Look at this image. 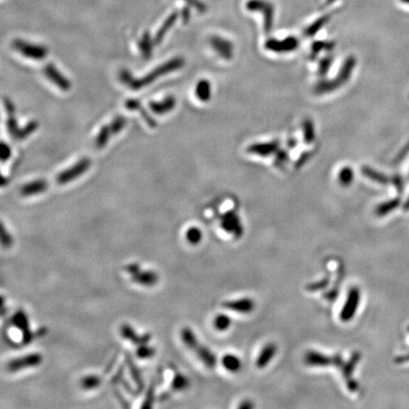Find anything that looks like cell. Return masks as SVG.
Returning <instances> with one entry per match:
<instances>
[{"instance_id":"1","label":"cell","mask_w":409,"mask_h":409,"mask_svg":"<svg viewBox=\"0 0 409 409\" xmlns=\"http://www.w3.org/2000/svg\"><path fill=\"white\" fill-rule=\"evenodd\" d=\"M185 66V59L182 57H174L163 63L160 66L155 67L151 72H149L147 75L140 78V79H136L134 78L131 84L128 86L129 88L133 90H138L143 87L152 85L153 82H155L157 79L161 78L164 75H167L169 73H171L173 71H177Z\"/></svg>"},{"instance_id":"2","label":"cell","mask_w":409,"mask_h":409,"mask_svg":"<svg viewBox=\"0 0 409 409\" xmlns=\"http://www.w3.org/2000/svg\"><path fill=\"white\" fill-rule=\"evenodd\" d=\"M356 64H357V61L355 57L349 56L346 58L336 78L333 80H324V81L319 82L314 87L315 94L323 95V94L332 93L336 89H338L340 86H344L351 79L353 69L356 66Z\"/></svg>"},{"instance_id":"3","label":"cell","mask_w":409,"mask_h":409,"mask_svg":"<svg viewBox=\"0 0 409 409\" xmlns=\"http://www.w3.org/2000/svg\"><path fill=\"white\" fill-rule=\"evenodd\" d=\"M246 8L249 11H259L263 14L265 32L269 33L274 25V5L268 0H248Z\"/></svg>"},{"instance_id":"4","label":"cell","mask_w":409,"mask_h":409,"mask_svg":"<svg viewBox=\"0 0 409 409\" xmlns=\"http://www.w3.org/2000/svg\"><path fill=\"white\" fill-rule=\"evenodd\" d=\"M305 363L311 367H336L341 369L345 361L341 354L334 355H326L321 352L310 351L305 354Z\"/></svg>"},{"instance_id":"5","label":"cell","mask_w":409,"mask_h":409,"mask_svg":"<svg viewBox=\"0 0 409 409\" xmlns=\"http://www.w3.org/2000/svg\"><path fill=\"white\" fill-rule=\"evenodd\" d=\"M12 48L17 50L21 55L36 61L43 60L48 56V49L47 47L29 43L21 39H15L12 42Z\"/></svg>"},{"instance_id":"6","label":"cell","mask_w":409,"mask_h":409,"mask_svg":"<svg viewBox=\"0 0 409 409\" xmlns=\"http://www.w3.org/2000/svg\"><path fill=\"white\" fill-rule=\"evenodd\" d=\"M91 161L89 158L84 157L81 158L76 164H74L72 167L68 168L67 170L60 172L56 177L59 185H66L67 183H70L71 181L75 180L82 176L84 173H86L90 168Z\"/></svg>"},{"instance_id":"7","label":"cell","mask_w":409,"mask_h":409,"mask_svg":"<svg viewBox=\"0 0 409 409\" xmlns=\"http://www.w3.org/2000/svg\"><path fill=\"white\" fill-rule=\"evenodd\" d=\"M361 293L357 287H352L348 293L346 302L343 306L340 319L343 322H349L354 317L357 313V309L360 304Z\"/></svg>"},{"instance_id":"8","label":"cell","mask_w":409,"mask_h":409,"mask_svg":"<svg viewBox=\"0 0 409 409\" xmlns=\"http://www.w3.org/2000/svg\"><path fill=\"white\" fill-rule=\"evenodd\" d=\"M299 41L295 36H288L282 40L270 38L265 43V48L267 50L275 53H288L297 49Z\"/></svg>"},{"instance_id":"9","label":"cell","mask_w":409,"mask_h":409,"mask_svg":"<svg viewBox=\"0 0 409 409\" xmlns=\"http://www.w3.org/2000/svg\"><path fill=\"white\" fill-rule=\"evenodd\" d=\"M42 362L43 357L40 353H29L9 361L7 364V370L10 372H17L29 368L38 367Z\"/></svg>"},{"instance_id":"10","label":"cell","mask_w":409,"mask_h":409,"mask_svg":"<svg viewBox=\"0 0 409 409\" xmlns=\"http://www.w3.org/2000/svg\"><path fill=\"white\" fill-rule=\"evenodd\" d=\"M127 271L131 274L134 282L143 286H153L158 281V276L154 271L141 270L138 265H130Z\"/></svg>"},{"instance_id":"11","label":"cell","mask_w":409,"mask_h":409,"mask_svg":"<svg viewBox=\"0 0 409 409\" xmlns=\"http://www.w3.org/2000/svg\"><path fill=\"white\" fill-rule=\"evenodd\" d=\"M360 360H361V353L359 352H353L351 358L349 359V361L345 362V364L343 365V367L341 368L343 377L346 381L347 388L351 392L357 391L358 388H359L358 383L353 379L352 375H353V372L355 371V368H356L357 364L359 363Z\"/></svg>"},{"instance_id":"12","label":"cell","mask_w":409,"mask_h":409,"mask_svg":"<svg viewBox=\"0 0 409 409\" xmlns=\"http://www.w3.org/2000/svg\"><path fill=\"white\" fill-rule=\"evenodd\" d=\"M221 227L225 231L234 235L235 238H241L244 234V228L236 212L230 210L221 217Z\"/></svg>"},{"instance_id":"13","label":"cell","mask_w":409,"mask_h":409,"mask_svg":"<svg viewBox=\"0 0 409 409\" xmlns=\"http://www.w3.org/2000/svg\"><path fill=\"white\" fill-rule=\"evenodd\" d=\"M44 74L54 86H57L59 89L65 92H67L71 89L72 85L70 80L64 76V74H62L53 64H48L44 67Z\"/></svg>"},{"instance_id":"14","label":"cell","mask_w":409,"mask_h":409,"mask_svg":"<svg viewBox=\"0 0 409 409\" xmlns=\"http://www.w3.org/2000/svg\"><path fill=\"white\" fill-rule=\"evenodd\" d=\"M210 46L217 54L226 60H230L233 57L234 47L233 44L228 40L218 35H213L210 39Z\"/></svg>"},{"instance_id":"15","label":"cell","mask_w":409,"mask_h":409,"mask_svg":"<svg viewBox=\"0 0 409 409\" xmlns=\"http://www.w3.org/2000/svg\"><path fill=\"white\" fill-rule=\"evenodd\" d=\"M11 322L14 327H16L23 333V340L25 343H30L32 340L33 333H31L29 329V318L24 311L19 310L13 314L11 318Z\"/></svg>"},{"instance_id":"16","label":"cell","mask_w":409,"mask_h":409,"mask_svg":"<svg viewBox=\"0 0 409 409\" xmlns=\"http://www.w3.org/2000/svg\"><path fill=\"white\" fill-rule=\"evenodd\" d=\"M222 306L224 308L228 309V310H231V311L236 312V313L249 314L254 310L255 302L252 298L244 297V298L225 301V302H223Z\"/></svg>"},{"instance_id":"17","label":"cell","mask_w":409,"mask_h":409,"mask_svg":"<svg viewBox=\"0 0 409 409\" xmlns=\"http://www.w3.org/2000/svg\"><path fill=\"white\" fill-rule=\"evenodd\" d=\"M279 150V142L273 140L269 142L253 143L248 146L247 152L260 156H269Z\"/></svg>"},{"instance_id":"18","label":"cell","mask_w":409,"mask_h":409,"mask_svg":"<svg viewBox=\"0 0 409 409\" xmlns=\"http://www.w3.org/2000/svg\"><path fill=\"white\" fill-rule=\"evenodd\" d=\"M176 105V100L172 96L166 97L161 102H150L149 107L153 114L162 115L167 114L172 111Z\"/></svg>"},{"instance_id":"19","label":"cell","mask_w":409,"mask_h":409,"mask_svg":"<svg viewBox=\"0 0 409 409\" xmlns=\"http://www.w3.org/2000/svg\"><path fill=\"white\" fill-rule=\"evenodd\" d=\"M125 107L128 110H131V111H136L137 110L141 115L144 122L147 124L149 127L155 128L157 126V123L155 122V120L152 118L151 115L148 113V111L143 107L142 105L140 104V102L138 100H136V99L127 100L125 102Z\"/></svg>"},{"instance_id":"20","label":"cell","mask_w":409,"mask_h":409,"mask_svg":"<svg viewBox=\"0 0 409 409\" xmlns=\"http://www.w3.org/2000/svg\"><path fill=\"white\" fill-rule=\"evenodd\" d=\"M121 335L124 337V339L129 340L130 342L133 343L135 345H137V346L149 342L151 338L150 334L138 335L134 330L133 327H131L128 324H124L121 327Z\"/></svg>"},{"instance_id":"21","label":"cell","mask_w":409,"mask_h":409,"mask_svg":"<svg viewBox=\"0 0 409 409\" xmlns=\"http://www.w3.org/2000/svg\"><path fill=\"white\" fill-rule=\"evenodd\" d=\"M48 181L45 179H37V180L31 181L29 183H27L26 185H24L20 190V193L21 195L25 197L32 196V195H36V194L45 192L48 189Z\"/></svg>"},{"instance_id":"22","label":"cell","mask_w":409,"mask_h":409,"mask_svg":"<svg viewBox=\"0 0 409 409\" xmlns=\"http://www.w3.org/2000/svg\"><path fill=\"white\" fill-rule=\"evenodd\" d=\"M192 352H195V354L197 355V357L199 358L201 361L204 363V365L206 367H208L209 369H213L215 368L216 364H217V359L216 356L214 355V353L210 352V350L206 347L201 345L198 343L194 349L192 350Z\"/></svg>"},{"instance_id":"23","label":"cell","mask_w":409,"mask_h":409,"mask_svg":"<svg viewBox=\"0 0 409 409\" xmlns=\"http://www.w3.org/2000/svg\"><path fill=\"white\" fill-rule=\"evenodd\" d=\"M276 353V346L274 343H268L264 347L262 352H260L256 360V367L258 369L266 368L269 362L271 361Z\"/></svg>"},{"instance_id":"24","label":"cell","mask_w":409,"mask_h":409,"mask_svg":"<svg viewBox=\"0 0 409 409\" xmlns=\"http://www.w3.org/2000/svg\"><path fill=\"white\" fill-rule=\"evenodd\" d=\"M178 17H179V12L178 11H173L168 16V18L164 21L161 27L156 31V33L154 35V38H153L154 45H159L161 43L162 40L164 39L165 35L167 34V32L171 29V27L175 24V22H176V20L178 19Z\"/></svg>"},{"instance_id":"25","label":"cell","mask_w":409,"mask_h":409,"mask_svg":"<svg viewBox=\"0 0 409 409\" xmlns=\"http://www.w3.org/2000/svg\"><path fill=\"white\" fill-rule=\"evenodd\" d=\"M195 96L200 102L207 103L211 98V85L208 80H200L195 86Z\"/></svg>"},{"instance_id":"26","label":"cell","mask_w":409,"mask_h":409,"mask_svg":"<svg viewBox=\"0 0 409 409\" xmlns=\"http://www.w3.org/2000/svg\"><path fill=\"white\" fill-rule=\"evenodd\" d=\"M332 14L333 13H327V14H324L323 16L319 17L318 19L315 20L312 25H310L309 27H307L305 29V36L306 37H312V36L315 35L332 18Z\"/></svg>"},{"instance_id":"27","label":"cell","mask_w":409,"mask_h":409,"mask_svg":"<svg viewBox=\"0 0 409 409\" xmlns=\"http://www.w3.org/2000/svg\"><path fill=\"white\" fill-rule=\"evenodd\" d=\"M154 45L153 39H152L148 31L143 33L142 37L138 42V48L142 54V57L146 60L150 59L152 54V46Z\"/></svg>"},{"instance_id":"28","label":"cell","mask_w":409,"mask_h":409,"mask_svg":"<svg viewBox=\"0 0 409 409\" xmlns=\"http://www.w3.org/2000/svg\"><path fill=\"white\" fill-rule=\"evenodd\" d=\"M222 364L224 368L229 372L236 373L242 369V362L240 358L234 354H226L222 359Z\"/></svg>"},{"instance_id":"29","label":"cell","mask_w":409,"mask_h":409,"mask_svg":"<svg viewBox=\"0 0 409 409\" xmlns=\"http://www.w3.org/2000/svg\"><path fill=\"white\" fill-rule=\"evenodd\" d=\"M361 171L364 176L368 177L369 179L374 181L376 183H379V184H388V183H390V179L386 175H384L383 173L372 169L369 166H363Z\"/></svg>"},{"instance_id":"30","label":"cell","mask_w":409,"mask_h":409,"mask_svg":"<svg viewBox=\"0 0 409 409\" xmlns=\"http://www.w3.org/2000/svg\"><path fill=\"white\" fill-rule=\"evenodd\" d=\"M112 136V132L109 125H105L101 128L100 132L97 135L95 139L96 148L103 149L107 145L110 137Z\"/></svg>"},{"instance_id":"31","label":"cell","mask_w":409,"mask_h":409,"mask_svg":"<svg viewBox=\"0 0 409 409\" xmlns=\"http://www.w3.org/2000/svg\"><path fill=\"white\" fill-rule=\"evenodd\" d=\"M8 115H9V117H8L7 123H6L7 130H8V132L10 134L11 138H13V139H15V140H20V136H21L22 128H20L19 126H18L16 118L14 117V113Z\"/></svg>"},{"instance_id":"32","label":"cell","mask_w":409,"mask_h":409,"mask_svg":"<svg viewBox=\"0 0 409 409\" xmlns=\"http://www.w3.org/2000/svg\"><path fill=\"white\" fill-rule=\"evenodd\" d=\"M400 205V199H392L385 202L383 204L379 205L376 210H375V213L378 216H386L389 213H390L392 210H396Z\"/></svg>"},{"instance_id":"33","label":"cell","mask_w":409,"mask_h":409,"mask_svg":"<svg viewBox=\"0 0 409 409\" xmlns=\"http://www.w3.org/2000/svg\"><path fill=\"white\" fill-rule=\"evenodd\" d=\"M181 339H182L183 343L191 351L199 343L195 333H193V331L190 328H184L181 331Z\"/></svg>"},{"instance_id":"34","label":"cell","mask_w":409,"mask_h":409,"mask_svg":"<svg viewBox=\"0 0 409 409\" xmlns=\"http://www.w3.org/2000/svg\"><path fill=\"white\" fill-rule=\"evenodd\" d=\"M302 131L305 143L311 144L315 138V130H314V123L310 119H306L302 123Z\"/></svg>"},{"instance_id":"35","label":"cell","mask_w":409,"mask_h":409,"mask_svg":"<svg viewBox=\"0 0 409 409\" xmlns=\"http://www.w3.org/2000/svg\"><path fill=\"white\" fill-rule=\"evenodd\" d=\"M190 386V380L182 373H176L171 381V389L175 391L187 390Z\"/></svg>"},{"instance_id":"36","label":"cell","mask_w":409,"mask_h":409,"mask_svg":"<svg viewBox=\"0 0 409 409\" xmlns=\"http://www.w3.org/2000/svg\"><path fill=\"white\" fill-rule=\"evenodd\" d=\"M334 47H335V43L332 41H315L313 43L312 48H311L312 57H315L322 50L331 51L333 50Z\"/></svg>"},{"instance_id":"37","label":"cell","mask_w":409,"mask_h":409,"mask_svg":"<svg viewBox=\"0 0 409 409\" xmlns=\"http://www.w3.org/2000/svg\"><path fill=\"white\" fill-rule=\"evenodd\" d=\"M102 379L95 374H89L81 380V387L86 390H95L100 387Z\"/></svg>"},{"instance_id":"38","label":"cell","mask_w":409,"mask_h":409,"mask_svg":"<svg viewBox=\"0 0 409 409\" xmlns=\"http://www.w3.org/2000/svg\"><path fill=\"white\" fill-rule=\"evenodd\" d=\"M354 178V173L351 167H344L342 170L339 171L338 181L343 187H349L352 185Z\"/></svg>"},{"instance_id":"39","label":"cell","mask_w":409,"mask_h":409,"mask_svg":"<svg viewBox=\"0 0 409 409\" xmlns=\"http://www.w3.org/2000/svg\"><path fill=\"white\" fill-rule=\"evenodd\" d=\"M185 237L187 239L189 244L192 245V246H196V245L200 244V242L203 239V232L198 228L192 227V228H190L186 231Z\"/></svg>"},{"instance_id":"40","label":"cell","mask_w":409,"mask_h":409,"mask_svg":"<svg viewBox=\"0 0 409 409\" xmlns=\"http://www.w3.org/2000/svg\"><path fill=\"white\" fill-rule=\"evenodd\" d=\"M213 324L216 330H218L220 332H224L229 329L231 325V319L227 314H220L215 316Z\"/></svg>"},{"instance_id":"41","label":"cell","mask_w":409,"mask_h":409,"mask_svg":"<svg viewBox=\"0 0 409 409\" xmlns=\"http://www.w3.org/2000/svg\"><path fill=\"white\" fill-rule=\"evenodd\" d=\"M154 353H155L154 348L148 346V343L137 346V350H136V356H137L139 359H149V358H152V356L154 355Z\"/></svg>"},{"instance_id":"42","label":"cell","mask_w":409,"mask_h":409,"mask_svg":"<svg viewBox=\"0 0 409 409\" xmlns=\"http://www.w3.org/2000/svg\"><path fill=\"white\" fill-rule=\"evenodd\" d=\"M127 124V120L124 118V116H118L112 121V123L109 124L112 135H117L121 133L124 129V127Z\"/></svg>"},{"instance_id":"43","label":"cell","mask_w":409,"mask_h":409,"mask_svg":"<svg viewBox=\"0 0 409 409\" xmlns=\"http://www.w3.org/2000/svg\"><path fill=\"white\" fill-rule=\"evenodd\" d=\"M39 128V123L37 121H31L27 124L25 127L22 128L21 136H20V140L26 139L30 135L34 133Z\"/></svg>"},{"instance_id":"44","label":"cell","mask_w":409,"mask_h":409,"mask_svg":"<svg viewBox=\"0 0 409 409\" xmlns=\"http://www.w3.org/2000/svg\"><path fill=\"white\" fill-rule=\"evenodd\" d=\"M333 64V57L332 56H326L322 58L321 61L319 62V67H318V74L320 76H325Z\"/></svg>"},{"instance_id":"45","label":"cell","mask_w":409,"mask_h":409,"mask_svg":"<svg viewBox=\"0 0 409 409\" xmlns=\"http://www.w3.org/2000/svg\"><path fill=\"white\" fill-rule=\"evenodd\" d=\"M329 283H330L329 277H327V278L325 277V278L319 280V281H315V282L308 284L306 288H307V290H309L311 292H316V291L325 289L327 286L329 285Z\"/></svg>"},{"instance_id":"46","label":"cell","mask_w":409,"mask_h":409,"mask_svg":"<svg viewBox=\"0 0 409 409\" xmlns=\"http://www.w3.org/2000/svg\"><path fill=\"white\" fill-rule=\"evenodd\" d=\"M289 159V154L284 150H278L276 152V157H275V165L277 168H283L286 162Z\"/></svg>"},{"instance_id":"47","label":"cell","mask_w":409,"mask_h":409,"mask_svg":"<svg viewBox=\"0 0 409 409\" xmlns=\"http://www.w3.org/2000/svg\"><path fill=\"white\" fill-rule=\"evenodd\" d=\"M10 156H11V148H10V145L2 141L1 145H0V159H1V161L5 162L9 160Z\"/></svg>"},{"instance_id":"48","label":"cell","mask_w":409,"mask_h":409,"mask_svg":"<svg viewBox=\"0 0 409 409\" xmlns=\"http://www.w3.org/2000/svg\"><path fill=\"white\" fill-rule=\"evenodd\" d=\"M184 2H186L188 5H190V7H192L193 9L198 10L199 12H206L207 11V5L205 3H203L201 0H183Z\"/></svg>"},{"instance_id":"49","label":"cell","mask_w":409,"mask_h":409,"mask_svg":"<svg viewBox=\"0 0 409 409\" xmlns=\"http://www.w3.org/2000/svg\"><path fill=\"white\" fill-rule=\"evenodd\" d=\"M1 243L4 248H10L12 244V238L10 233L5 229L3 225L1 227Z\"/></svg>"},{"instance_id":"50","label":"cell","mask_w":409,"mask_h":409,"mask_svg":"<svg viewBox=\"0 0 409 409\" xmlns=\"http://www.w3.org/2000/svg\"><path fill=\"white\" fill-rule=\"evenodd\" d=\"M135 77L132 75V73L129 71V70H127V69H123L121 72H120V79H121V81L124 83L125 86H129L130 84H131V82L133 81V79Z\"/></svg>"},{"instance_id":"51","label":"cell","mask_w":409,"mask_h":409,"mask_svg":"<svg viewBox=\"0 0 409 409\" xmlns=\"http://www.w3.org/2000/svg\"><path fill=\"white\" fill-rule=\"evenodd\" d=\"M311 156H312V153H311V152H303V153L299 156V158H298V159L296 160V162H295V168H296V169H298V168L302 167V166L304 165L305 163L310 159V157H311Z\"/></svg>"},{"instance_id":"52","label":"cell","mask_w":409,"mask_h":409,"mask_svg":"<svg viewBox=\"0 0 409 409\" xmlns=\"http://www.w3.org/2000/svg\"><path fill=\"white\" fill-rule=\"evenodd\" d=\"M4 105L8 114L15 113V107L9 98H4Z\"/></svg>"},{"instance_id":"53","label":"cell","mask_w":409,"mask_h":409,"mask_svg":"<svg viewBox=\"0 0 409 409\" xmlns=\"http://www.w3.org/2000/svg\"><path fill=\"white\" fill-rule=\"evenodd\" d=\"M181 19L183 21V23L186 25L189 23L190 19V8L186 7L183 10H181Z\"/></svg>"},{"instance_id":"54","label":"cell","mask_w":409,"mask_h":409,"mask_svg":"<svg viewBox=\"0 0 409 409\" xmlns=\"http://www.w3.org/2000/svg\"><path fill=\"white\" fill-rule=\"evenodd\" d=\"M393 184L395 185V187L397 188V190L399 192L403 191V183H402V180H401L399 176H395L393 178Z\"/></svg>"},{"instance_id":"55","label":"cell","mask_w":409,"mask_h":409,"mask_svg":"<svg viewBox=\"0 0 409 409\" xmlns=\"http://www.w3.org/2000/svg\"><path fill=\"white\" fill-rule=\"evenodd\" d=\"M253 408H254V405L250 401H245L239 406L240 409H251Z\"/></svg>"},{"instance_id":"56","label":"cell","mask_w":409,"mask_h":409,"mask_svg":"<svg viewBox=\"0 0 409 409\" xmlns=\"http://www.w3.org/2000/svg\"><path fill=\"white\" fill-rule=\"evenodd\" d=\"M409 361V352L408 354H406V355H402V356H398L396 359H395V362L397 363V364H402V363H406V362Z\"/></svg>"},{"instance_id":"57","label":"cell","mask_w":409,"mask_h":409,"mask_svg":"<svg viewBox=\"0 0 409 409\" xmlns=\"http://www.w3.org/2000/svg\"><path fill=\"white\" fill-rule=\"evenodd\" d=\"M287 143H288V146H289L290 148H294L295 145H296V140L294 139V138H291Z\"/></svg>"},{"instance_id":"58","label":"cell","mask_w":409,"mask_h":409,"mask_svg":"<svg viewBox=\"0 0 409 409\" xmlns=\"http://www.w3.org/2000/svg\"><path fill=\"white\" fill-rule=\"evenodd\" d=\"M336 0H327L326 2H325V4H324V6H329V5H331V4H333V2H335Z\"/></svg>"},{"instance_id":"59","label":"cell","mask_w":409,"mask_h":409,"mask_svg":"<svg viewBox=\"0 0 409 409\" xmlns=\"http://www.w3.org/2000/svg\"><path fill=\"white\" fill-rule=\"evenodd\" d=\"M404 210H409V200L406 202V204L404 205Z\"/></svg>"},{"instance_id":"60","label":"cell","mask_w":409,"mask_h":409,"mask_svg":"<svg viewBox=\"0 0 409 409\" xmlns=\"http://www.w3.org/2000/svg\"><path fill=\"white\" fill-rule=\"evenodd\" d=\"M401 2H403V3H406V4H409V0H400Z\"/></svg>"},{"instance_id":"61","label":"cell","mask_w":409,"mask_h":409,"mask_svg":"<svg viewBox=\"0 0 409 409\" xmlns=\"http://www.w3.org/2000/svg\"></svg>"}]
</instances>
